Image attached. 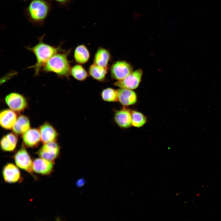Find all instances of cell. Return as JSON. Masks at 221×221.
<instances>
[{
  "label": "cell",
  "instance_id": "obj_18",
  "mask_svg": "<svg viewBox=\"0 0 221 221\" xmlns=\"http://www.w3.org/2000/svg\"><path fill=\"white\" fill-rule=\"evenodd\" d=\"M110 56V54L108 50L100 48L97 50L95 53L94 64L101 67H107Z\"/></svg>",
  "mask_w": 221,
  "mask_h": 221
},
{
  "label": "cell",
  "instance_id": "obj_11",
  "mask_svg": "<svg viewBox=\"0 0 221 221\" xmlns=\"http://www.w3.org/2000/svg\"><path fill=\"white\" fill-rule=\"evenodd\" d=\"M39 130L41 141L44 144L56 141L58 133L54 127L49 123H44L40 126Z\"/></svg>",
  "mask_w": 221,
  "mask_h": 221
},
{
  "label": "cell",
  "instance_id": "obj_25",
  "mask_svg": "<svg viewBox=\"0 0 221 221\" xmlns=\"http://www.w3.org/2000/svg\"></svg>",
  "mask_w": 221,
  "mask_h": 221
},
{
  "label": "cell",
  "instance_id": "obj_5",
  "mask_svg": "<svg viewBox=\"0 0 221 221\" xmlns=\"http://www.w3.org/2000/svg\"><path fill=\"white\" fill-rule=\"evenodd\" d=\"M5 101L11 110L18 112L23 111L27 106L26 99L17 93L12 92L8 94L5 98Z\"/></svg>",
  "mask_w": 221,
  "mask_h": 221
},
{
  "label": "cell",
  "instance_id": "obj_8",
  "mask_svg": "<svg viewBox=\"0 0 221 221\" xmlns=\"http://www.w3.org/2000/svg\"><path fill=\"white\" fill-rule=\"evenodd\" d=\"M19 168L11 163H8L3 167L2 171L3 178L9 184L16 183L20 182L21 176Z\"/></svg>",
  "mask_w": 221,
  "mask_h": 221
},
{
  "label": "cell",
  "instance_id": "obj_9",
  "mask_svg": "<svg viewBox=\"0 0 221 221\" xmlns=\"http://www.w3.org/2000/svg\"><path fill=\"white\" fill-rule=\"evenodd\" d=\"M60 147L55 142H52L45 144L39 149L37 153L40 157L54 162L58 157Z\"/></svg>",
  "mask_w": 221,
  "mask_h": 221
},
{
  "label": "cell",
  "instance_id": "obj_1",
  "mask_svg": "<svg viewBox=\"0 0 221 221\" xmlns=\"http://www.w3.org/2000/svg\"><path fill=\"white\" fill-rule=\"evenodd\" d=\"M51 9V5L45 0H32L25 11L28 21L32 24L42 25Z\"/></svg>",
  "mask_w": 221,
  "mask_h": 221
},
{
  "label": "cell",
  "instance_id": "obj_10",
  "mask_svg": "<svg viewBox=\"0 0 221 221\" xmlns=\"http://www.w3.org/2000/svg\"><path fill=\"white\" fill-rule=\"evenodd\" d=\"M54 162L41 157L35 159L33 161V172L43 175H48L53 171Z\"/></svg>",
  "mask_w": 221,
  "mask_h": 221
},
{
  "label": "cell",
  "instance_id": "obj_24",
  "mask_svg": "<svg viewBox=\"0 0 221 221\" xmlns=\"http://www.w3.org/2000/svg\"><path fill=\"white\" fill-rule=\"evenodd\" d=\"M54 1L61 5H65L70 2L72 0H51Z\"/></svg>",
  "mask_w": 221,
  "mask_h": 221
},
{
  "label": "cell",
  "instance_id": "obj_15",
  "mask_svg": "<svg viewBox=\"0 0 221 221\" xmlns=\"http://www.w3.org/2000/svg\"><path fill=\"white\" fill-rule=\"evenodd\" d=\"M17 119V114L11 109H5L0 112V124L2 128L6 129H12Z\"/></svg>",
  "mask_w": 221,
  "mask_h": 221
},
{
  "label": "cell",
  "instance_id": "obj_3",
  "mask_svg": "<svg viewBox=\"0 0 221 221\" xmlns=\"http://www.w3.org/2000/svg\"><path fill=\"white\" fill-rule=\"evenodd\" d=\"M42 69L46 72L54 73L60 76H68L71 69L67 53H56L48 60Z\"/></svg>",
  "mask_w": 221,
  "mask_h": 221
},
{
  "label": "cell",
  "instance_id": "obj_7",
  "mask_svg": "<svg viewBox=\"0 0 221 221\" xmlns=\"http://www.w3.org/2000/svg\"><path fill=\"white\" fill-rule=\"evenodd\" d=\"M142 74L141 69H137L132 72L123 79L116 82L114 84L120 88L130 90L135 89L139 84Z\"/></svg>",
  "mask_w": 221,
  "mask_h": 221
},
{
  "label": "cell",
  "instance_id": "obj_4",
  "mask_svg": "<svg viewBox=\"0 0 221 221\" xmlns=\"http://www.w3.org/2000/svg\"><path fill=\"white\" fill-rule=\"evenodd\" d=\"M15 165L20 169L32 174L33 161L29 153L22 146L15 154L14 157Z\"/></svg>",
  "mask_w": 221,
  "mask_h": 221
},
{
  "label": "cell",
  "instance_id": "obj_14",
  "mask_svg": "<svg viewBox=\"0 0 221 221\" xmlns=\"http://www.w3.org/2000/svg\"><path fill=\"white\" fill-rule=\"evenodd\" d=\"M23 143L28 147L37 146L41 141L39 130L36 128L29 129L22 136Z\"/></svg>",
  "mask_w": 221,
  "mask_h": 221
},
{
  "label": "cell",
  "instance_id": "obj_16",
  "mask_svg": "<svg viewBox=\"0 0 221 221\" xmlns=\"http://www.w3.org/2000/svg\"><path fill=\"white\" fill-rule=\"evenodd\" d=\"M17 141V137L15 133H11L8 134L3 136L1 139V148L5 151H13L16 147Z\"/></svg>",
  "mask_w": 221,
  "mask_h": 221
},
{
  "label": "cell",
  "instance_id": "obj_12",
  "mask_svg": "<svg viewBox=\"0 0 221 221\" xmlns=\"http://www.w3.org/2000/svg\"><path fill=\"white\" fill-rule=\"evenodd\" d=\"M114 119L120 127L128 128L132 126L131 111L124 108L117 111L114 114Z\"/></svg>",
  "mask_w": 221,
  "mask_h": 221
},
{
  "label": "cell",
  "instance_id": "obj_17",
  "mask_svg": "<svg viewBox=\"0 0 221 221\" xmlns=\"http://www.w3.org/2000/svg\"><path fill=\"white\" fill-rule=\"evenodd\" d=\"M29 129V119L24 115H21L17 118L12 128L14 133L20 135L23 134Z\"/></svg>",
  "mask_w": 221,
  "mask_h": 221
},
{
  "label": "cell",
  "instance_id": "obj_22",
  "mask_svg": "<svg viewBox=\"0 0 221 221\" xmlns=\"http://www.w3.org/2000/svg\"><path fill=\"white\" fill-rule=\"evenodd\" d=\"M70 73L73 77L79 81H83L87 76V73L82 66L76 65L71 69Z\"/></svg>",
  "mask_w": 221,
  "mask_h": 221
},
{
  "label": "cell",
  "instance_id": "obj_2",
  "mask_svg": "<svg viewBox=\"0 0 221 221\" xmlns=\"http://www.w3.org/2000/svg\"><path fill=\"white\" fill-rule=\"evenodd\" d=\"M43 37L39 38V42L34 46L27 48L33 53L36 57V63L29 67L34 69L35 76L39 74L48 60L60 50L59 47H55L44 42Z\"/></svg>",
  "mask_w": 221,
  "mask_h": 221
},
{
  "label": "cell",
  "instance_id": "obj_20",
  "mask_svg": "<svg viewBox=\"0 0 221 221\" xmlns=\"http://www.w3.org/2000/svg\"><path fill=\"white\" fill-rule=\"evenodd\" d=\"M107 72V67L99 66L94 63L89 68V73L93 78L99 81L103 80Z\"/></svg>",
  "mask_w": 221,
  "mask_h": 221
},
{
  "label": "cell",
  "instance_id": "obj_21",
  "mask_svg": "<svg viewBox=\"0 0 221 221\" xmlns=\"http://www.w3.org/2000/svg\"><path fill=\"white\" fill-rule=\"evenodd\" d=\"M132 126L137 128L141 127L146 122L145 116L142 113L134 110L131 111Z\"/></svg>",
  "mask_w": 221,
  "mask_h": 221
},
{
  "label": "cell",
  "instance_id": "obj_19",
  "mask_svg": "<svg viewBox=\"0 0 221 221\" xmlns=\"http://www.w3.org/2000/svg\"><path fill=\"white\" fill-rule=\"evenodd\" d=\"M90 57L89 52L84 45L78 46L76 48L74 57L76 61L79 64H84L88 60Z\"/></svg>",
  "mask_w": 221,
  "mask_h": 221
},
{
  "label": "cell",
  "instance_id": "obj_6",
  "mask_svg": "<svg viewBox=\"0 0 221 221\" xmlns=\"http://www.w3.org/2000/svg\"><path fill=\"white\" fill-rule=\"evenodd\" d=\"M133 67L129 63L118 61L114 63L110 69L111 75L113 79L118 80L123 79L133 72Z\"/></svg>",
  "mask_w": 221,
  "mask_h": 221
},
{
  "label": "cell",
  "instance_id": "obj_13",
  "mask_svg": "<svg viewBox=\"0 0 221 221\" xmlns=\"http://www.w3.org/2000/svg\"><path fill=\"white\" fill-rule=\"evenodd\" d=\"M117 91L118 101L123 105L130 106L136 103L137 95L132 90L120 88Z\"/></svg>",
  "mask_w": 221,
  "mask_h": 221
},
{
  "label": "cell",
  "instance_id": "obj_23",
  "mask_svg": "<svg viewBox=\"0 0 221 221\" xmlns=\"http://www.w3.org/2000/svg\"><path fill=\"white\" fill-rule=\"evenodd\" d=\"M101 96L103 100L108 102H114L118 101L117 90L111 88L104 89L102 92Z\"/></svg>",
  "mask_w": 221,
  "mask_h": 221
}]
</instances>
